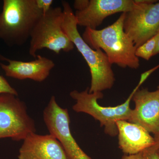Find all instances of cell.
I'll list each match as a JSON object with an SVG mask.
<instances>
[{"label": "cell", "instance_id": "6da1fadb", "mask_svg": "<svg viewBox=\"0 0 159 159\" xmlns=\"http://www.w3.org/2000/svg\"><path fill=\"white\" fill-rule=\"evenodd\" d=\"M125 13H122L113 24L101 30L86 28L82 38L93 49L102 50L111 64L137 70L140 61L136 56L137 48L123 28Z\"/></svg>", "mask_w": 159, "mask_h": 159}, {"label": "cell", "instance_id": "7a4b0ae2", "mask_svg": "<svg viewBox=\"0 0 159 159\" xmlns=\"http://www.w3.org/2000/svg\"><path fill=\"white\" fill-rule=\"evenodd\" d=\"M62 6L63 29L82 55L89 68L91 83L89 93L102 92L111 89L116 79L108 57L102 50H94L84 41L77 29V20L70 4L62 1Z\"/></svg>", "mask_w": 159, "mask_h": 159}, {"label": "cell", "instance_id": "3957f363", "mask_svg": "<svg viewBox=\"0 0 159 159\" xmlns=\"http://www.w3.org/2000/svg\"><path fill=\"white\" fill-rule=\"evenodd\" d=\"M43 13L35 0H4L0 13V39L9 46H21Z\"/></svg>", "mask_w": 159, "mask_h": 159}, {"label": "cell", "instance_id": "277c9868", "mask_svg": "<svg viewBox=\"0 0 159 159\" xmlns=\"http://www.w3.org/2000/svg\"><path fill=\"white\" fill-rule=\"evenodd\" d=\"M142 84L139 82L126 101L115 107H106L99 105L98 100L103 98L102 92L89 93L88 88L81 92L72 91L70 96L76 101V103L73 106V110L77 113H84L93 117L100 122L101 126H104L106 134L111 137H116L118 134L117 121H128L132 110L130 107V102L135 92Z\"/></svg>", "mask_w": 159, "mask_h": 159}, {"label": "cell", "instance_id": "5b68a950", "mask_svg": "<svg viewBox=\"0 0 159 159\" xmlns=\"http://www.w3.org/2000/svg\"><path fill=\"white\" fill-rule=\"evenodd\" d=\"M63 11L61 7L52 8L39 20L30 36L29 54L36 58L39 50L48 49L55 54L71 51L74 43L62 28Z\"/></svg>", "mask_w": 159, "mask_h": 159}, {"label": "cell", "instance_id": "8992f818", "mask_svg": "<svg viewBox=\"0 0 159 159\" xmlns=\"http://www.w3.org/2000/svg\"><path fill=\"white\" fill-rule=\"evenodd\" d=\"M16 97L9 93L0 95V139L23 141L36 133L35 123L27 113L25 103Z\"/></svg>", "mask_w": 159, "mask_h": 159}, {"label": "cell", "instance_id": "52a82bcc", "mask_svg": "<svg viewBox=\"0 0 159 159\" xmlns=\"http://www.w3.org/2000/svg\"><path fill=\"white\" fill-rule=\"evenodd\" d=\"M136 6L125 13V33L136 48L157 34L159 29V1L134 0Z\"/></svg>", "mask_w": 159, "mask_h": 159}, {"label": "cell", "instance_id": "ba28073f", "mask_svg": "<svg viewBox=\"0 0 159 159\" xmlns=\"http://www.w3.org/2000/svg\"><path fill=\"white\" fill-rule=\"evenodd\" d=\"M43 117L50 134L62 145L68 159H93L81 149L72 135L67 109L61 107L52 96L44 110Z\"/></svg>", "mask_w": 159, "mask_h": 159}, {"label": "cell", "instance_id": "9c48e42d", "mask_svg": "<svg viewBox=\"0 0 159 159\" xmlns=\"http://www.w3.org/2000/svg\"><path fill=\"white\" fill-rule=\"evenodd\" d=\"M135 108L128 122L141 125L154 135L159 133V89H137L132 97Z\"/></svg>", "mask_w": 159, "mask_h": 159}, {"label": "cell", "instance_id": "30bf717a", "mask_svg": "<svg viewBox=\"0 0 159 159\" xmlns=\"http://www.w3.org/2000/svg\"><path fill=\"white\" fill-rule=\"evenodd\" d=\"M136 6L134 0H90L87 8L76 11L78 25L97 29L105 18L119 12H127Z\"/></svg>", "mask_w": 159, "mask_h": 159}, {"label": "cell", "instance_id": "8fae6325", "mask_svg": "<svg viewBox=\"0 0 159 159\" xmlns=\"http://www.w3.org/2000/svg\"><path fill=\"white\" fill-rule=\"evenodd\" d=\"M18 159H68L62 145L52 135L30 134L23 140Z\"/></svg>", "mask_w": 159, "mask_h": 159}, {"label": "cell", "instance_id": "7c38bea8", "mask_svg": "<svg viewBox=\"0 0 159 159\" xmlns=\"http://www.w3.org/2000/svg\"><path fill=\"white\" fill-rule=\"evenodd\" d=\"M0 59L8 61V64L0 63L1 68L7 77L20 80L30 79L43 82L47 79L55 64L52 60L37 55L35 60L30 61L12 60L0 55Z\"/></svg>", "mask_w": 159, "mask_h": 159}, {"label": "cell", "instance_id": "4fadbf2b", "mask_svg": "<svg viewBox=\"0 0 159 159\" xmlns=\"http://www.w3.org/2000/svg\"><path fill=\"white\" fill-rule=\"evenodd\" d=\"M119 148L125 155L142 152L153 146L154 139L141 125L125 120L116 122Z\"/></svg>", "mask_w": 159, "mask_h": 159}, {"label": "cell", "instance_id": "5bb4252c", "mask_svg": "<svg viewBox=\"0 0 159 159\" xmlns=\"http://www.w3.org/2000/svg\"><path fill=\"white\" fill-rule=\"evenodd\" d=\"M157 37L156 34L153 37L144 43L142 45L137 48L135 54L137 57H141L148 61L154 56V53L156 48Z\"/></svg>", "mask_w": 159, "mask_h": 159}, {"label": "cell", "instance_id": "9a60e30c", "mask_svg": "<svg viewBox=\"0 0 159 159\" xmlns=\"http://www.w3.org/2000/svg\"><path fill=\"white\" fill-rule=\"evenodd\" d=\"M3 93H9L18 96V93L12 88L3 76L0 75V95Z\"/></svg>", "mask_w": 159, "mask_h": 159}, {"label": "cell", "instance_id": "2e32d148", "mask_svg": "<svg viewBox=\"0 0 159 159\" xmlns=\"http://www.w3.org/2000/svg\"><path fill=\"white\" fill-rule=\"evenodd\" d=\"M35 1L38 8L43 14H45L52 8L51 6L54 2L53 0H35Z\"/></svg>", "mask_w": 159, "mask_h": 159}, {"label": "cell", "instance_id": "e0dca14e", "mask_svg": "<svg viewBox=\"0 0 159 159\" xmlns=\"http://www.w3.org/2000/svg\"><path fill=\"white\" fill-rule=\"evenodd\" d=\"M89 2V0H76L74 2V7L76 11H82L87 8Z\"/></svg>", "mask_w": 159, "mask_h": 159}, {"label": "cell", "instance_id": "ac0fdd59", "mask_svg": "<svg viewBox=\"0 0 159 159\" xmlns=\"http://www.w3.org/2000/svg\"><path fill=\"white\" fill-rule=\"evenodd\" d=\"M144 159H159L156 151L149 148L142 152Z\"/></svg>", "mask_w": 159, "mask_h": 159}, {"label": "cell", "instance_id": "d6986e66", "mask_svg": "<svg viewBox=\"0 0 159 159\" xmlns=\"http://www.w3.org/2000/svg\"><path fill=\"white\" fill-rule=\"evenodd\" d=\"M121 159H144V158L142 152L134 155L124 154Z\"/></svg>", "mask_w": 159, "mask_h": 159}, {"label": "cell", "instance_id": "ffe728a7", "mask_svg": "<svg viewBox=\"0 0 159 159\" xmlns=\"http://www.w3.org/2000/svg\"><path fill=\"white\" fill-rule=\"evenodd\" d=\"M153 138L154 139L155 144L153 146L150 147V148L157 151V150L159 149V133L158 134L154 135V137Z\"/></svg>", "mask_w": 159, "mask_h": 159}, {"label": "cell", "instance_id": "44dd1931", "mask_svg": "<svg viewBox=\"0 0 159 159\" xmlns=\"http://www.w3.org/2000/svg\"><path fill=\"white\" fill-rule=\"evenodd\" d=\"M156 34L157 37V43L156 48L154 53V56L159 54V29Z\"/></svg>", "mask_w": 159, "mask_h": 159}, {"label": "cell", "instance_id": "7402d4cb", "mask_svg": "<svg viewBox=\"0 0 159 159\" xmlns=\"http://www.w3.org/2000/svg\"><path fill=\"white\" fill-rule=\"evenodd\" d=\"M157 154L158 156L159 157V150L157 151Z\"/></svg>", "mask_w": 159, "mask_h": 159}, {"label": "cell", "instance_id": "603a6c76", "mask_svg": "<svg viewBox=\"0 0 159 159\" xmlns=\"http://www.w3.org/2000/svg\"><path fill=\"white\" fill-rule=\"evenodd\" d=\"M157 89H159V85L158 86Z\"/></svg>", "mask_w": 159, "mask_h": 159}]
</instances>
